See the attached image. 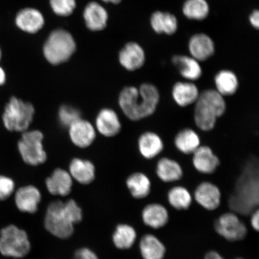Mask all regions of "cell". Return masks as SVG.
I'll return each instance as SVG.
<instances>
[{
  "label": "cell",
  "mask_w": 259,
  "mask_h": 259,
  "mask_svg": "<svg viewBox=\"0 0 259 259\" xmlns=\"http://www.w3.org/2000/svg\"><path fill=\"white\" fill-rule=\"evenodd\" d=\"M159 101V92L151 83L142 84L139 89L125 87L119 97V104L123 113L132 121L141 120L153 115Z\"/></svg>",
  "instance_id": "1"
},
{
  "label": "cell",
  "mask_w": 259,
  "mask_h": 259,
  "mask_svg": "<svg viewBox=\"0 0 259 259\" xmlns=\"http://www.w3.org/2000/svg\"><path fill=\"white\" fill-rule=\"evenodd\" d=\"M82 211L73 199L66 202L57 200L48 206L44 220V225L51 234L60 239L72 236L74 225L82 221Z\"/></svg>",
  "instance_id": "2"
},
{
  "label": "cell",
  "mask_w": 259,
  "mask_h": 259,
  "mask_svg": "<svg viewBox=\"0 0 259 259\" xmlns=\"http://www.w3.org/2000/svg\"><path fill=\"white\" fill-rule=\"evenodd\" d=\"M229 204L230 208L242 214H248L258 206V169L254 158L245 165Z\"/></svg>",
  "instance_id": "3"
},
{
  "label": "cell",
  "mask_w": 259,
  "mask_h": 259,
  "mask_svg": "<svg viewBox=\"0 0 259 259\" xmlns=\"http://www.w3.org/2000/svg\"><path fill=\"white\" fill-rule=\"evenodd\" d=\"M194 104V122L197 127L205 132L212 131L215 127L218 118L224 114L226 110L224 97L213 89L200 93Z\"/></svg>",
  "instance_id": "4"
},
{
  "label": "cell",
  "mask_w": 259,
  "mask_h": 259,
  "mask_svg": "<svg viewBox=\"0 0 259 259\" xmlns=\"http://www.w3.org/2000/svg\"><path fill=\"white\" fill-rule=\"evenodd\" d=\"M34 115V108L31 103L12 97L5 106L2 120L8 131L24 132L30 125Z\"/></svg>",
  "instance_id": "5"
},
{
  "label": "cell",
  "mask_w": 259,
  "mask_h": 259,
  "mask_svg": "<svg viewBox=\"0 0 259 259\" xmlns=\"http://www.w3.org/2000/svg\"><path fill=\"white\" fill-rule=\"evenodd\" d=\"M76 50V43L69 32L63 30L53 31L44 48V56L51 64L58 65L69 59Z\"/></svg>",
  "instance_id": "6"
},
{
  "label": "cell",
  "mask_w": 259,
  "mask_h": 259,
  "mask_svg": "<svg viewBox=\"0 0 259 259\" xmlns=\"http://www.w3.org/2000/svg\"><path fill=\"white\" fill-rule=\"evenodd\" d=\"M0 252L5 256L22 258L31 250V243L24 230L10 225L0 232Z\"/></svg>",
  "instance_id": "7"
},
{
  "label": "cell",
  "mask_w": 259,
  "mask_h": 259,
  "mask_svg": "<svg viewBox=\"0 0 259 259\" xmlns=\"http://www.w3.org/2000/svg\"><path fill=\"white\" fill-rule=\"evenodd\" d=\"M44 135L38 131H25L18 144L19 153L28 164L37 166L47 160V154L43 143Z\"/></svg>",
  "instance_id": "8"
},
{
  "label": "cell",
  "mask_w": 259,
  "mask_h": 259,
  "mask_svg": "<svg viewBox=\"0 0 259 259\" xmlns=\"http://www.w3.org/2000/svg\"><path fill=\"white\" fill-rule=\"evenodd\" d=\"M214 228L220 235L231 242L242 240L247 234V227L232 212L220 216L214 223Z\"/></svg>",
  "instance_id": "9"
},
{
  "label": "cell",
  "mask_w": 259,
  "mask_h": 259,
  "mask_svg": "<svg viewBox=\"0 0 259 259\" xmlns=\"http://www.w3.org/2000/svg\"><path fill=\"white\" fill-rule=\"evenodd\" d=\"M221 197L218 187L209 182L200 184L194 192L196 201L203 208L209 210L219 208L221 203Z\"/></svg>",
  "instance_id": "10"
},
{
  "label": "cell",
  "mask_w": 259,
  "mask_h": 259,
  "mask_svg": "<svg viewBox=\"0 0 259 259\" xmlns=\"http://www.w3.org/2000/svg\"><path fill=\"white\" fill-rule=\"evenodd\" d=\"M41 198L40 191L36 187L27 186L16 191L15 199L16 206L21 212L34 213L37 211Z\"/></svg>",
  "instance_id": "11"
},
{
  "label": "cell",
  "mask_w": 259,
  "mask_h": 259,
  "mask_svg": "<svg viewBox=\"0 0 259 259\" xmlns=\"http://www.w3.org/2000/svg\"><path fill=\"white\" fill-rule=\"evenodd\" d=\"M220 160L208 146H200L193 153V164L196 170L203 174L215 172L220 165Z\"/></svg>",
  "instance_id": "12"
},
{
  "label": "cell",
  "mask_w": 259,
  "mask_h": 259,
  "mask_svg": "<svg viewBox=\"0 0 259 259\" xmlns=\"http://www.w3.org/2000/svg\"><path fill=\"white\" fill-rule=\"evenodd\" d=\"M48 192L53 195H69L73 186L72 177L67 171L57 169L46 180Z\"/></svg>",
  "instance_id": "13"
},
{
  "label": "cell",
  "mask_w": 259,
  "mask_h": 259,
  "mask_svg": "<svg viewBox=\"0 0 259 259\" xmlns=\"http://www.w3.org/2000/svg\"><path fill=\"white\" fill-rule=\"evenodd\" d=\"M69 135L74 145L80 148H86L95 141L96 132L91 123L80 119L69 127Z\"/></svg>",
  "instance_id": "14"
},
{
  "label": "cell",
  "mask_w": 259,
  "mask_h": 259,
  "mask_svg": "<svg viewBox=\"0 0 259 259\" xmlns=\"http://www.w3.org/2000/svg\"><path fill=\"white\" fill-rule=\"evenodd\" d=\"M119 60L125 69L129 71L137 70L144 64V51L137 43H128L119 53Z\"/></svg>",
  "instance_id": "15"
},
{
  "label": "cell",
  "mask_w": 259,
  "mask_h": 259,
  "mask_svg": "<svg viewBox=\"0 0 259 259\" xmlns=\"http://www.w3.org/2000/svg\"><path fill=\"white\" fill-rule=\"evenodd\" d=\"M44 18L36 9L26 8L21 10L16 16L15 23L21 30L28 33H35L44 25Z\"/></svg>",
  "instance_id": "16"
},
{
  "label": "cell",
  "mask_w": 259,
  "mask_h": 259,
  "mask_svg": "<svg viewBox=\"0 0 259 259\" xmlns=\"http://www.w3.org/2000/svg\"><path fill=\"white\" fill-rule=\"evenodd\" d=\"M189 51L194 59L205 61L214 53V44L208 35L197 34L190 38Z\"/></svg>",
  "instance_id": "17"
},
{
  "label": "cell",
  "mask_w": 259,
  "mask_h": 259,
  "mask_svg": "<svg viewBox=\"0 0 259 259\" xmlns=\"http://www.w3.org/2000/svg\"><path fill=\"white\" fill-rule=\"evenodd\" d=\"M98 131L106 137H112L120 132L121 124L117 114L111 109H104L100 111L96 118Z\"/></svg>",
  "instance_id": "18"
},
{
  "label": "cell",
  "mask_w": 259,
  "mask_h": 259,
  "mask_svg": "<svg viewBox=\"0 0 259 259\" xmlns=\"http://www.w3.org/2000/svg\"><path fill=\"white\" fill-rule=\"evenodd\" d=\"M139 150L147 159H152L159 155L164 149V143L160 136L154 132L142 134L138 140Z\"/></svg>",
  "instance_id": "19"
},
{
  "label": "cell",
  "mask_w": 259,
  "mask_h": 259,
  "mask_svg": "<svg viewBox=\"0 0 259 259\" xmlns=\"http://www.w3.org/2000/svg\"><path fill=\"white\" fill-rule=\"evenodd\" d=\"M173 99L178 106L187 107L194 104L200 95L195 84L191 82H178L173 87Z\"/></svg>",
  "instance_id": "20"
},
{
  "label": "cell",
  "mask_w": 259,
  "mask_h": 259,
  "mask_svg": "<svg viewBox=\"0 0 259 259\" xmlns=\"http://www.w3.org/2000/svg\"><path fill=\"white\" fill-rule=\"evenodd\" d=\"M142 218L146 225L155 229L163 228L169 221V213L163 205L151 203L142 210Z\"/></svg>",
  "instance_id": "21"
},
{
  "label": "cell",
  "mask_w": 259,
  "mask_h": 259,
  "mask_svg": "<svg viewBox=\"0 0 259 259\" xmlns=\"http://www.w3.org/2000/svg\"><path fill=\"white\" fill-rule=\"evenodd\" d=\"M83 18L86 25L92 31H100L106 27L108 15L106 10L96 2L89 3L85 9Z\"/></svg>",
  "instance_id": "22"
},
{
  "label": "cell",
  "mask_w": 259,
  "mask_h": 259,
  "mask_svg": "<svg viewBox=\"0 0 259 259\" xmlns=\"http://www.w3.org/2000/svg\"><path fill=\"white\" fill-rule=\"evenodd\" d=\"M156 174L158 177L163 182L173 183L182 178L183 170L177 161L169 158L163 157L158 161Z\"/></svg>",
  "instance_id": "23"
},
{
  "label": "cell",
  "mask_w": 259,
  "mask_h": 259,
  "mask_svg": "<svg viewBox=\"0 0 259 259\" xmlns=\"http://www.w3.org/2000/svg\"><path fill=\"white\" fill-rule=\"evenodd\" d=\"M70 174L80 184L87 185L92 183L95 178V167L92 162L74 158L70 164Z\"/></svg>",
  "instance_id": "24"
},
{
  "label": "cell",
  "mask_w": 259,
  "mask_h": 259,
  "mask_svg": "<svg viewBox=\"0 0 259 259\" xmlns=\"http://www.w3.org/2000/svg\"><path fill=\"white\" fill-rule=\"evenodd\" d=\"M172 63L184 78L190 81L196 80L202 76V70L198 61L194 58L184 56H176Z\"/></svg>",
  "instance_id": "25"
},
{
  "label": "cell",
  "mask_w": 259,
  "mask_h": 259,
  "mask_svg": "<svg viewBox=\"0 0 259 259\" xmlns=\"http://www.w3.org/2000/svg\"><path fill=\"white\" fill-rule=\"evenodd\" d=\"M142 257L144 259H163L166 254V247L156 236L145 235L139 244Z\"/></svg>",
  "instance_id": "26"
},
{
  "label": "cell",
  "mask_w": 259,
  "mask_h": 259,
  "mask_svg": "<svg viewBox=\"0 0 259 259\" xmlns=\"http://www.w3.org/2000/svg\"><path fill=\"white\" fill-rule=\"evenodd\" d=\"M174 142L178 150L185 154H193L200 146L198 134L193 130L188 128L178 133Z\"/></svg>",
  "instance_id": "27"
},
{
  "label": "cell",
  "mask_w": 259,
  "mask_h": 259,
  "mask_svg": "<svg viewBox=\"0 0 259 259\" xmlns=\"http://www.w3.org/2000/svg\"><path fill=\"white\" fill-rule=\"evenodd\" d=\"M126 185L130 193L135 199H144L151 192V181L143 173L136 172L132 174L126 181Z\"/></svg>",
  "instance_id": "28"
},
{
  "label": "cell",
  "mask_w": 259,
  "mask_h": 259,
  "mask_svg": "<svg viewBox=\"0 0 259 259\" xmlns=\"http://www.w3.org/2000/svg\"><path fill=\"white\" fill-rule=\"evenodd\" d=\"M151 25L158 34H173L178 29L177 19L168 12H155L151 16Z\"/></svg>",
  "instance_id": "29"
},
{
  "label": "cell",
  "mask_w": 259,
  "mask_h": 259,
  "mask_svg": "<svg viewBox=\"0 0 259 259\" xmlns=\"http://www.w3.org/2000/svg\"><path fill=\"white\" fill-rule=\"evenodd\" d=\"M214 82L215 90L223 97L234 95L237 92L239 86L238 77L231 70L220 71L216 74Z\"/></svg>",
  "instance_id": "30"
},
{
  "label": "cell",
  "mask_w": 259,
  "mask_h": 259,
  "mask_svg": "<svg viewBox=\"0 0 259 259\" xmlns=\"http://www.w3.org/2000/svg\"><path fill=\"white\" fill-rule=\"evenodd\" d=\"M137 238V232L132 226L120 224L116 226L113 232L112 241L116 248L128 250L134 245Z\"/></svg>",
  "instance_id": "31"
},
{
  "label": "cell",
  "mask_w": 259,
  "mask_h": 259,
  "mask_svg": "<svg viewBox=\"0 0 259 259\" xmlns=\"http://www.w3.org/2000/svg\"><path fill=\"white\" fill-rule=\"evenodd\" d=\"M184 15L193 20H203L208 15L209 8L206 0H186L183 9Z\"/></svg>",
  "instance_id": "32"
},
{
  "label": "cell",
  "mask_w": 259,
  "mask_h": 259,
  "mask_svg": "<svg viewBox=\"0 0 259 259\" xmlns=\"http://www.w3.org/2000/svg\"><path fill=\"white\" fill-rule=\"evenodd\" d=\"M170 205L177 210L187 209L192 202V195L185 187L176 186L168 193Z\"/></svg>",
  "instance_id": "33"
},
{
  "label": "cell",
  "mask_w": 259,
  "mask_h": 259,
  "mask_svg": "<svg viewBox=\"0 0 259 259\" xmlns=\"http://www.w3.org/2000/svg\"><path fill=\"white\" fill-rule=\"evenodd\" d=\"M58 119L61 124L64 127H70L74 122L80 119V113L78 110L69 105L61 107L58 112Z\"/></svg>",
  "instance_id": "34"
},
{
  "label": "cell",
  "mask_w": 259,
  "mask_h": 259,
  "mask_svg": "<svg viewBox=\"0 0 259 259\" xmlns=\"http://www.w3.org/2000/svg\"><path fill=\"white\" fill-rule=\"evenodd\" d=\"M53 11L58 15L69 16L76 7L75 0H50Z\"/></svg>",
  "instance_id": "35"
},
{
  "label": "cell",
  "mask_w": 259,
  "mask_h": 259,
  "mask_svg": "<svg viewBox=\"0 0 259 259\" xmlns=\"http://www.w3.org/2000/svg\"><path fill=\"white\" fill-rule=\"evenodd\" d=\"M15 187L14 181L11 178L0 176V200L9 198L14 193Z\"/></svg>",
  "instance_id": "36"
},
{
  "label": "cell",
  "mask_w": 259,
  "mask_h": 259,
  "mask_svg": "<svg viewBox=\"0 0 259 259\" xmlns=\"http://www.w3.org/2000/svg\"><path fill=\"white\" fill-rule=\"evenodd\" d=\"M74 257V259H99L95 252L86 247L77 250Z\"/></svg>",
  "instance_id": "37"
},
{
  "label": "cell",
  "mask_w": 259,
  "mask_h": 259,
  "mask_svg": "<svg viewBox=\"0 0 259 259\" xmlns=\"http://www.w3.org/2000/svg\"><path fill=\"white\" fill-rule=\"evenodd\" d=\"M251 225L252 228L255 231L258 232L259 230V211L258 209L254 210L252 212L251 218Z\"/></svg>",
  "instance_id": "38"
},
{
  "label": "cell",
  "mask_w": 259,
  "mask_h": 259,
  "mask_svg": "<svg viewBox=\"0 0 259 259\" xmlns=\"http://www.w3.org/2000/svg\"><path fill=\"white\" fill-rule=\"evenodd\" d=\"M250 22L252 27L258 29L259 27V13L257 10L252 12L250 16Z\"/></svg>",
  "instance_id": "39"
},
{
  "label": "cell",
  "mask_w": 259,
  "mask_h": 259,
  "mask_svg": "<svg viewBox=\"0 0 259 259\" xmlns=\"http://www.w3.org/2000/svg\"><path fill=\"white\" fill-rule=\"evenodd\" d=\"M204 259H224V258L218 253V252L215 251H210L207 252Z\"/></svg>",
  "instance_id": "40"
},
{
  "label": "cell",
  "mask_w": 259,
  "mask_h": 259,
  "mask_svg": "<svg viewBox=\"0 0 259 259\" xmlns=\"http://www.w3.org/2000/svg\"><path fill=\"white\" fill-rule=\"evenodd\" d=\"M6 80V74L5 71L0 66V87L4 85Z\"/></svg>",
  "instance_id": "41"
},
{
  "label": "cell",
  "mask_w": 259,
  "mask_h": 259,
  "mask_svg": "<svg viewBox=\"0 0 259 259\" xmlns=\"http://www.w3.org/2000/svg\"><path fill=\"white\" fill-rule=\"evenodd\" d=\"M102 1L106 3H112L113 4H118L119 3L121 2V0H102Z\"/></svg>",
  "instance_id": "42"
},
{
  "label": "cell",
  "mask_w": 259,
  "mask_h": 259,
  "mask_svg": "<svg viewBox=\"0 0 259 259\" xmlns=\"http://www.w3.org/2000/svg\"><path fill=\"white\" fill-rule=\"evenodd\" d=\"M2 57V52L1 50V48H0V61H1Z\"/></svg>",
  "instance_id": "43"
},
{
  "label": "cell",
  "mask_w": 259,
  "mask_h": 259,
  "mask_svg": "<svg viewBox=\"0 0 259 259\" xmlns=\"http://www.w3.org/2000/svg\"><path fill=\"white\" fill-rule=\"evenodd\" d=\"M236 259H244V258H236Z\"/></svg>",
  "instance_id": "44"
}]
</instances>
